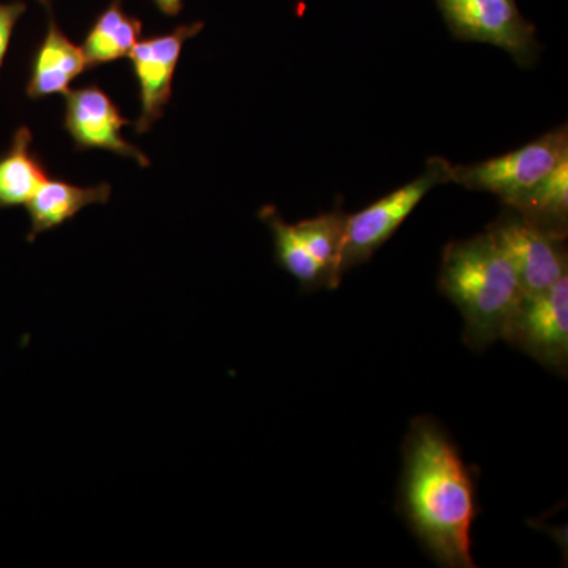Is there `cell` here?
<instances>
[{"mask_svg": "<svg viewBox=\"0 0 568 568\" xmlns=\"http://www.w3.org/2000/svg\"><path fill=\"white\" fill-rule=\"evenodd\" d=\"M399 510L439 566L474 568L476 481L436 420L418 417L406 437Z\"/></svg>", "mask_w": 568, "mask_h": 568, "instance_id": "cell-1", "label": "cell"}, {"mask_svg": "<svg viewBox=\"0 0 568 568\" xmlns=\"http://www.w3.org/2000/svg\"><path fill=\"white\" fill-rule=\"evenodd\" d=\"M437 286L462 313L465 342L473 349L503 339L526 295L514 264L488 231L444 248Z\"/></svg>", "mask_w": 568, "mask_h": 568, "instance_id": "cell-2", "label": "cell"}, {"mask_svg": "<svg viewBox=\"0 0 568 568\" xmlns=\"http://www.w3.org/2000/svg\"><path fill=\"white\" fill-rule=\"evenodd\" d=\"M566 159L568 132L567 125H562L517 151L485 162L452 168V182L467 190L495 194L511 207Z\"/></svg>", "mask_w": 568, "mask_h": 568, "instance_id": "cell-3", "label": "cell"}, {"mask_svg": "<svg viewBox=\"0 0 568 568\" xmlns=\"http://www.w3.org/2000/svg\"><path fill=\"white\" fill-rule=\"evenodd\" d=\"M452 168L443 156H432L426 162L425 173L413 182L381 197L361 212L346 215L342 274L366 263L435 186L450 183Z\"/></svg>", "mask_w": 568, "mask_h": 568, "instance_id": "cell-4", "label": "cell"}, {"mask_svg": "<svg viewBox=\"0 0 568 568\" xmlns=\"http://www.w3.org/2000/svg\"><path fill=\"white\" fill-rule=\"evenodd\" d=\"M448 31L458 40L493 44L521 67L537 62L540 44L517 0H436Z\"/></svg>", "mask_w": 568, "mask_h": 568, "instance_id": "cell-5", "label": "cell"}, {"mask_svg": "<svg viewBox=\"0 0 568 568\" xmlns=\"http://www.w3.org/2000/svg\"><path fill=\"white\" fill-rule=\"evenodd\" d=\"M507 254L526 294L547 291L567 275L566 234L510 209L488 227Z\"/></svg>", "mask_w": 568, "mask_h": 568, "instance_id": "cell-6", "label": "cell"}, {"mask_svg": "<svg viewBox=\"0 0 568 568\" xmlns=\"http://www.w3.org/2000/svg\"><path fill=\"white\" fill-rule=\"evenodd\" d=\"M503 339L534 361L566 375L568 365V275L547 291L526 294Z\"/></svg>", "mask_w": 568, "mask_h": 568, "instance_id": "cell-7", "label": "cell"}, {"mask_svg": "<svg viewBox=\"0 0 568 568\" xmlns=\"http://www.w3.org/2000/svg\"><path fill=\"white\" fill-rule=\"evenodd\" d=\"M203 29V22H193L134 44L129 58L132 59L134 80L140 91L141 112L134 123L138 134L148 133L163 118L173 95L174 73L181 61L183 44Z\"/></svg>", "mask_w": 568, "mask_h": 568, "instance_id": "cell-8", "label": "cell"}, {"mask_svg": "<svg viewBox=\"0 0 568 568\" xmlns=\"http://www.w3.org/2000/svg\"><path fill=\"white\" fill-rule=\"evenodd\" d=\"M132 123L100 85H82L65 93L63 129L78 151L102 149L132 159L142 168L151 166L148 155L122 136L123 126Z\"/></svg>", "mask_w": 568, "mask_h": 568, "instance_id": "cell-9", "label": "cell"}, {"mask_svg": "<svg viewBox=\"0 0 568 568\" xmlns=\"http://www.w3.org/2000/svg\"><path fill=\"white\" fill-rule=\"evenodd\" d=\"M48 10V31L32 55L26 93L29 99L41 100L70 91L71 82L89 70L82 48L74 44L59 28L50 0H40Z\"/></svg>", "mask_w": 568, "mask_h": 568, "instance_id": "cell-10", "label": "cell"}, {"mask_svg": "<svg viewBox=\"0 0 568 568\" xmlns=\"http://www.w3.org/2000/svg\"><path fill=\"white\" fill-rule=\"evenodd\" d=\"M110 197V183L78 186L62 179L48 178L24 205L31 222L29 244H33L39 235L70 222L89 205L106 204Z\"/></svg>", "mask_w": 568, "mask_h": 568, "instance_id": "cell-11", "label": "cell"}, {"mask_svg": "<svg viewBox=\"0 0 568 568\" xmlns=\"http://www.w3.org/2000/svg\"><path fill=\"white\" fill-rule=\"evenodd\" d=\"M32 142L31 129L20 126L10 148L0 155V209L28 204L48 179L47 166L39 153L32 151Z\"/></svg>", "mask_w": 568, "mask_h": 568, "instance_id": "cell-12", "label": "cell"}, {"mask_svg": "<svg viewBox=\"0 0 568 568\" xmlns=\"http://www.w3.org/2000/svg\"><path fill=\"white\" fill-rule=\"evenodd\" d=\"M122 2L123 0H111L110 7L100 13L85 33L81 48L89 69L129 58L134 44L140 41L142 22L126 14Z\"/></svg>", "mask_w": 568, "mask_h": 568, "instance_id": "cell-13", "label": "cell"}, {"mask_svg": "<svg viewBox=\"0 0 568 568\" xmlns=\"http://www.w3.org/2000/svg\"><path fill=\"white\" fill-rule=\"evenodd\" d=\"M346 215L342 209L321 213L315 219L294 224L295 233L327 275L332 290L342 282V256L345 245Z\"/></svg>", "mask_w": 568, "mask_h": 568, "instance_id": "cell-14", "label": "cell"}, {"mask_svg": "<svg viewBox=\"0 0 568 568\" xmlns=\"http://www.w3.org/2000/svg\"><path fill=\"white\" fill-rule=\"evenodd\" d=\"M260 219L267 224L274 235L275 260L280 267L294 276L305 290H332L327 275L295 233L294 224L284 222L274 205H264L260 211Z\"/></svg>", "mask_w": 568, "mask_h": 568, "instance_id": "cell-15", "label": "cell"}, {"mask_svg": "<svg viewBox=\"0 0 568 568\" xmlns=\"http://www.w3.org/2000/svg\"><path fill=\"white\" fill-rule=\"evenodd\" d=\"M508 209L559 233H567L568 159L562 160L536 189Z\"/></svg>", "mask_w": 568, "mask_h": 568, "instance_id": "cell-16", "label": "cell"}, {"mask_svg": "<svg viewBox=\"0 0 568 568\" xmlns=\"http://www.w3.org/2000/svg\"><path fill=\"white\" fill-rule=\"evenodd\" d=\"M26 10H28V6L24 2H0V70H2L3 61L9 52L14 28Z\"/></svg>", "mask_w": 568, "mask_h": 568, "instance_id": "cell-17", "label": "cell"}, {"mask_svg": "<svg viewBox=\"0 0 568 568\" xmlns=\"http://www.w3.org/2000/svg\"><path fill=\"white\" fill-rule=\"evenodd\" d=\"M153 2L168 17H175V14L181 13L183 7V0H153Z\"/></svg>", "mask_w": 568, "mask_h": 568, "instance_id": "cell-18", "label": "cell"}]
</instances>
